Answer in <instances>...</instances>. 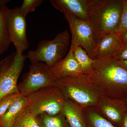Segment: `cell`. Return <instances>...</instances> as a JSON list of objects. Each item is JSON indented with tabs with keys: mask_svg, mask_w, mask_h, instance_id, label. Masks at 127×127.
I'll use <instances>...</instances> for the list:
<instances>
[{
	"mask_svg": "<svg viewBox=\"0 0 127 127\" xmlns=\"http://www.w3.org/2000/svg\"><path fill=\"white\" fill-rule=\"evenodd\" d=\"M87 74L103 95L121 100L127 97V70L119 60L111 58L93 59L92 71Z\"/></svg>",
	"mask_w": 127,
	"mask_h": 127,
	"instance_id": "6da1fadb",
	"label": "cell"
},
{
	"mask_svg": "<svg viewBox=\"0 0 127 127\" xmlns=\"http://www.w3.org/2000/svg\"><path fill=\"white\" fill-rule=\"evenodd\" d=\"M123 0H89L88 21L97 43L102 37L115 32L120 21Z\"/></svg>",
	"mask_w": 127,
	"mask_h": 127,
	"instance_id": "7a4b0ae2",
	"label": "cell"
},
{
	"mask_svg": "<svg viewBox=\"0 0 127 127\" xmlns=\"http://www.w3.org/2000/svg\"><path fill=\"white\" fill-rule=\"evenodd\" d=\"M65 99L83 108L95 106L103 95L86 73L66 77L56 81Z\"/></svg>",
	"mask_w": 127,
	"mask_h": 127,
	"instance_id": "3957f363",
	"label": "cell"
},
{
	"mask_svg": "<svg viewBox=\"0 0 127 127\" xmlns=\"http://www.w3.org/2000/svg\"><path fill=\"white\" fill-rule=\"evenodd\" d=\"M70 39L68 31H63L53 40L40 41L35 50L29 52L27 58L31 63L42 62L52 66L62 60L68 53Z\"/></svg>",
	"mask_w": 127,
	"mask_h": 127,
	"instance_id": "277c9868",
	"label": "cell"
},
{
	"mask_svg": "<svg viewBox=\"0 0 127 127\" xmlns=\"http://www.w3.org/2000/svg\"><path fill=\"white\" fill-rule=\"evenodd\" d=\"M27 96L28 110L35 117L42 113L55 115L61 113L65 100L57 86L41 89Z\"/></svg>",
	"mask_w": 127,
	"mask_h": 127,
	"instance_id": "5b68a950",
	"label": "cell"
},
{
	"mask_svg": "<svg viewBox=\"0 0 127 127\" xmlns=\"http://www.w3.org/2000/svg\"><path fill=\"white\" fill-rule=\"evenodd\" d=\"M27 58V55L13 52L0 62V100L19 93L17 81Z\"/></svg>",
	"mask_w": 127,
	"mask_h": 127,
	"instance_id": "8992f818",
	"label": "cell"
},
{
	"mask_svg": "<svg viewBox=\"0 0 127 127\" xmlns=\"http://www.w3.org/2000/svg\"><path fill=\"white\" fill-rule=\"evenodd\" d=\"M56 86L48 66L43 63L38 62L30 65L29 71L23 75L17 88L21 95L27 96L41 89Z\"/></svg>",
	"mask_w": 127,
	"mask_h": 127,
	"instance_id": "52a82bcc",
	"label": "cell"
},
{
	"mask_svg": "<svg viewBox=\"0 0 127 127\" xmlns=\"http://www.w3.org/2000/svg\"><path fill=\"white\" fill-rule=\"evenodd\" d=\"M71 34V45L79 46L84 49L92 59L95 58L96 40L92 26L88 21L68 14H64Z\"/></svg>",
	"mask_w": 127,
	"mask_h": 127,
	"instance_id": "ba28073f",
	"label": "cell"
},
{
	"mask_svg": "<svg viewBox=\"0 0 127 127\" xmlns=\"http://www.w3.org/2000/svg\"><path fill=\"white\" fill-rule=\"evenodd\" d=\"M6 21L11 42L14 45L16 52L22 55L29 47L27 37L26 17L21 14L19 7L8 9Z\"/></svg>",
	"mask_w": 127,
	"mask_h": 127,
	"instance_id": "9c48e42d",
	"label": "cell"
},
{
	"mask_svg": "<svg viewBox=\"0 0 127 127\" xmlns=\"http://www.w3.org/2000/svg\"><path fill=\"white\" fill-rule=\"evenodd\" d=\"M94 107L97 112L104 118L113 124L122 127L124 117L127 112L125 100L102 95Z\"/></svg>",
	"mask_w": 127,
	"mask_h": 127,
	"instance_id": "30bf717a",
	"label": "cell"
},
{
	"mask_svg": "<svg viewBox=\"0 0 127 127\" xmlns=\"http://www.w3.org/2000/svg\"><path fill=\"white\" fill-rule=\"evenodd\" d=\"M48 67L52 77L55 81L66 77L83 73L75 59L73 48L71 46L68 53L64 58L54 65Z\"/></svg>",
	"mask_w": 127,
	"mask_h": 127,
	"instance_id": "8fae6325",
	"label": "cell"
},
{
	"mask_svg": "<svg viewBox=\"0 0 127 127\" xmlns=\"http://www.w3.org/2000/svg\"><path fill=\"white\" fill-rule=\"evenodd\" d=\"M28 109L27 96L20 95L0 117V127H18L22 117Z\"/></svg>",
	"mask_w": 127,
	"mask_h": 127,
	"instance_id": "7c38bea8",
	"label": "cell"
},
{
	"mask_svg": "<svg viewBox=\"0 0 127 127\" xmlns=\"http://www.w3.org/2000/svg\"><path fill=\"white\" fill-rule=\"evenodd\" d=\"M50 2L63 14H71L88 21L89 0H51Z\"/></svg>",
	"mask_w": 127,
	"mask_h": 127,
	"instance_id": "4fadbf2b",
	"label": "cell"
},
{
	"mask_svg": "<svg viewBox=\"0 0 127 127\" xmlns=\"http://www.w3.org/2000/svg\"><path fill=\"white\" fill-rule=\"evenodd\" d=\"M122 46L119 34L115 32L105 35L98 42L94 59L113 58Z\"/></svg>",
	"mask_w": 127,
	"mask_h": 127,
	"instance_id": "5bb4252c",
	"label": "cell"
},
{
	"mask_svg": "<svg viewBox=\"0 0 127 127\" xmlns=\"http://www.w3.org/2000/svg\"><path fill=\"white\" fill-rule=\"evenodd\" d=\"M62 112L70 127H88L83 108L72 101L65 99Z\"/></svg>",
	"mask_w": 127,
	"mask_h": 127,
	"instance_id": "9a60e30c",
	"label": "cell"
},
{
	"mask_svg": "<svg viewBox=\"0 0 127 127\" xmlns=\"http://www.w3.org/2000/svg\"><path fill=\"white\" fill-rule=\"evenodd\" d=\"M35 117L41 127H70L62 112L55 115L42 113Z\"/></svg>",
	"mask_w": 127,
	"mask_h": 127,
	"instance_id": "2e32d148",
	"label": "cell"
},
{
	"mask_svg": "<svg viewBox=\"0 0 127 127\" xmlns=\"http://www.w3.org/2000/svg\"><path fill=\"white\" fill-rule=\"evenodd\" d=\"M83 110L88 127H116L100 115L94 107L85 108Z\"/></svg>",
	"mask_w": 127,
	"mask_h": 127,
	"instance_id": "e0dca14e",
	"label": "cell"
},
{
	"mask_svg": "<svg viewBox=\"0 0 127 127\" xmlns=\"http://www.w3.org/2000/svg\"><path fill=\"white\" fill-rule=\"evenodd\" d=\"M75 59L79 64L82 73H89L93 69V59L89 56L87 52L79 46L71 45Z\"/></svg>",
	"mask_w": 127,
	"mask_h": 127,
	"instance_id": "ac0fdd59",
	"label": "cell"
},
{
	"mask_svg": "<svg viewBox=\"0 0 127 127\" xmlns=\"http://www.w3.org/2000/svg\"><path fill=\"white\" fill-rule=\"evenodd\" d=\"M8 9L6 6L0 11V55L8 49L11 43L6 21V13Z\"/></svg>",
	"mask_w": 127,
	"mask_h": 127,
	"instance_id": "d6986e66",
	"label": "cell"
},
{
	"mask_svg": "<svg viewBox=\"0 0 127 127\" xmlns=\"http://www.w3.org/2000/svg\"><path fill=\"white\" fill-rule=\"evenodd\" d=\"M42 0H24L20 7H19L21 14L25 17L30 12L35 11L37 7L40 5Z\"/></svg>",
	"mask_w": 127,
	"mask_h": 127,
	"instance_id": "ffe728a7",
	"label": "cell"
},
{
	"mask_svg": "<svg viewBox=\"0 0 127 127\" xmlns=\"http://www.w3.org/2000/svg\"><path fill=\"white\" fill-rule=\"evenodd\" d=\"M20 95L19 93L11 94L6 95L0 100V117L5 113Z\"/></svg>",
	"mask_w": 127,
	"mask_h": 127,
	"instance_id": "44dd1931",
	"label": "cell"
},
{
	"mask_svg": "<svg viewBox=\"0 0 127 127\" xmlns=\"http://www.w3.org/2000/svg\"><path fill=\"white\" fill-rule=\"evenodd\" d=\"M127 31V0H123L122 11L120 21L115 32L120 34Z\"/></svg>",
	"mask_w": 127,
	"mask_h": 127,
	"instance_id": "7402d4cb",
	"label": "cell"
},
{
	"mask_svg": "<svg viewBox=\"0 0 127 127\" xmlns=\"http://www.w3.org/2000/svg\"><path fill=\"white\" fill-rule=\"evenodd\" d=\"M22 125H26L28 127H41L36 117L30 112L28 109L22 117L18 127Z\"/></svg>",
	"mask_w": 127,
	"mask_h": 127,
	"instance_id": "603a6c76",
	"label": "cell"
},
{
	"mask_svg": "<svg viewBox=\"0 0 127 127\" xmlns=\"http://www.w3.org/2000/svg\"><path fill=\"white\" fill-rule=\"evenodd\" d=\"M113 58L120 61H127V45H123Z\"/></svg>",
	"mask_w": 127,
	"mask_h": 127,
	"instance_id": "cb8c5ba5",
	"label": "cell"
},
{
	"mask_svg": "<svg viewBox=\"0 0 127 127\" xmlns=\"http://www.w3.org/2000/svg\"><path fill=\"white\" fill-rule=\"evenodd\" d=\"M120 40L123 45H127V31L119 34Z\"/></svg>",
	"mask_w": 127,
	"mask_h": 127,
	"instance_id": "d4e9b609",
	"label": "cell"
},
{
	"mask_svg": "<svg viewBox=\"0 0 127 127\" xmlns=\"http://www.w3.org/2000/svg\"><path fill=\"white\" fill-rule=\"evenodd\" d=\"M9 1V0H0V11L6 6V4Z\"/></svg>",
	"mask_w": 127,
	"mask_h": 127,
	"instance_id": "484cf974",
	"label": "cell"
},
{
	"mask_svg": "<svg viewBox=\"0 0 127 127\" xmlns=\"http://www.w3.org/2000/svg\"><path fill=\"white\" fill-rule=\"evenodd\" d=\"M122 127H127V112L124 117L122 123Z\"/></svg>",
	"mask_w": 127,
	"mask_h": 127,
	"instance_id": "4316f807",
	"label": "cell"
},
{
	"mask_svg": "<svg viewBox=\"0 0 127 127\" xmlns=\"http://www.w3.org/2000/svg\"><path fill=\"white\" fill-rule=\"evenodd\" d=\"M119 61L121 66L127 70V61Z\"/></svg>",
	"mask_w": 127,
	"mask_h": 127,
	"instance_id": "83f0119b",
	"label": "cell"
},
{
	"mask_svg": "<svg viewBox=\"0 0 127 127\" xmlns=\"http://www.w3.org/2000/svg\"><path fill=\"white\" fill-rule=\"evenodd\" d=\"M125 105H126V109L127 112V97L125 100Z\"/></svg>",
	"mask_w": 127,
	"mask_h": 127,
	"instance_id": "f1b7e54d",
	"label": "cell"
},
{
	"mask_svg": "<svg viewBox=\"0 0 127 127\" xmlns=\"http://www.w3.org/2000/svg\"><path fill=\"white\" fill-rule=\"evenodd\" d=\"M19 127H28L26 125H22L19 126Z\"/></svg>",
	"mask_w": 127,
	"mask_h": 127,
	"instance_id": "f546056e",
	"label": "cell"
}]
</instances>
